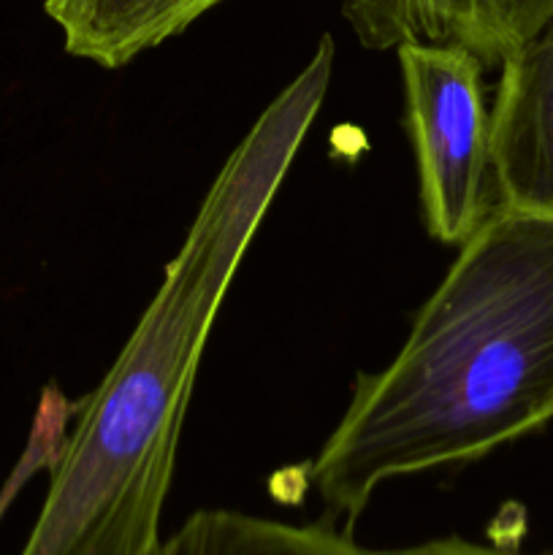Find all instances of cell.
I'll use <instances>...</instances> for the list:
<instances>
[{"label": "cell", "instance_id": "obj_1", "mask_svg": "<svg viewBox=\"0 0 553 555\" xmlns=\"http://www.w3.org/2000/svg\"><path fill=\"white\" fill-rule=\"evenodd\" d=\"M334 41L233 146L166 280L52 466L47 502L20 555H152L195 372L233 274L323 106Z\"/></svg>", "mask_w": 553, "mask_h": 555}, {"label": "cell", "instance_id": "obj_2", "mask_svg": "<svg viewBox=\"0 0 553 555\" xmlns=\"http://www.w3.org/2000/svg\"><path fill=\"white\" fill-rule=\"evenodd\" d=\"M551 421L553 222L497 206L399 356L358 374L309 480L352 526L383 482L477 461Z\"/></svg>", "mask_w": 553, "mask_h": 555}, {"label": "cell", "instance_id": "obj_3", "mask_svg": "<svg viewBox=\"0 0 553 555\" xmlns=\"http://www.w3.org/2000/svg\"><path fill=\"white\" fill-rule=\"evenodd\" d=\"M428 236L464 244L497 209L483 63L453 43L396 47Z\"/></svg>", "mask_w": 553, "mask_h": 555}, {"label": "cell", "instance_id": "obj_4", "mask_svg": "<svg viewBox=\"0 0 553 555\" xmlns=\"http://www.w3.org/2000/svg\"><path fill=\"white\" fill-rule=\"evenodd\" d=\"M499 68L491 108L497 206L553 222V16Z\"/></svg>", "mask_w": 553, "mask_h": 555}, {"label": "cell", "instance_id": "obj_5", "mask_svg": "<svg viewBox=\"0 0 553 555\" xmlns=\"http://www.w3.org/2000/svg\"><path fill=\"white\" fill-rule=\"evenodd\" d=\"M342 11L369 49L453 43L493 68L551 20L553 0H342Z\"/></svg>", "mask_w": 553, "mask_h": 555}, {"label": "cell", "instance_id": "obj_6", "mask_svg": "<svg viewBox=\"0 0 553 555\" xmlns=\"http://www.w3.org/2000/svg\"><path fill=\"white\" fill-rule=\"evenodd\" d=\"M226 0H47L65 52L119 68Z\"/></svg>", "mask_w": 553, "mask_h": 555}, {"label": "cell", "instance_id": "obj_7", "mask_svg": "<svg viewBox=\"0 0 553 555\" xmlns=\"http://www.w3.org/2000/svg\"><path fill=\"white\" fill-rule=\"evenodd\" d=\"M163 555H366L347 531L293 526L233 509H198L160 545Z\"/></svg>", "mask_w": 553, "mask_h": 555}, {"label": "cell", "instance_id": "obj_8", "mask_svg": "<svg viewBox=\"0 0 553 555\" xmlns=\"http://www.w3.org/2000/svg\"><path fill=\"white\" fill-rule=\"evenodd\" d=\"M74 412L76 404H70L54 385H49V388L43 390L25 453H22L20 464L14 466V472H11V477L5 480V486L0 488V520H3L11 502L20 496L25 482L30 480L38 469H52V466L57 464L65 439H68V421L74 417Z\"/></svg>", "mask_w": 553, "mask_h": 555}, {"label": "cell", "instance_id": "obj_9", "mask_svg": "<svg viewBox=\"0 0 553 555\" xmlns=\"http://www.w3.org/2000/svg\"><path fill=\"white\" fill-rule=\"evenodd\" d=\"M366 555H553V551L524 553L515 551V547L480 545V542L461 540V537H442V540H428L421 545L385 547V551H369L366 547Z\"/></svg>", "mask_w": 553, "mask_h": 555}, {"label": "cell", "instance_id": "obj_10", "mask_svg": "<svg viewBox=\"0 0 553 555\" xmlns=\"http://www.w3.org/2000/svg\"><path fill=\"white\" fill-rule=\"evenodd\" d=\"M160 545H163V542H160ZM160 545H157V551H155V553H152V555H163V551H160Z\"/></svg>", "mask_w": 553, "mask_h": 555}]
</instances>
